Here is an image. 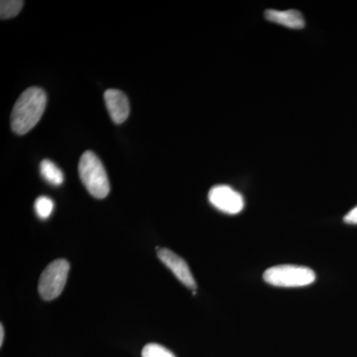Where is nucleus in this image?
<instances>
[{"label": "nucleus", "instance_id": "nucleus-1", "mask_svg": "<svg viewBox=\"0 0 357 357\" xmlns=\"http://www.w3.org/2000/svg\"><path fill=\"white\" fill-rule=\"evenodd\" d=\"M47 105L43 89L32 86L23 91L11 112V128L18 135H24L37 126Z\"/></svg>", "mask_w": 357, "mask_h": 357}, {"label": "nucleus", "instance_id": "nucleus-2", "mask_svg": "<svg viewBox=\"0 0 357 357\" xmlns=\"http://www.w3.org/2000/svg\"><path fill=\"white\" fill-rule=\"evenodd\" d=\"M79 175L86 189L96 199L107 198L110 185L102 161L93 152L86 151L79 162Z\"/></svg>", "mask_w": 357, "mask_h": 357}, {"label": "nucleus", "instance_id": "nucleus-3", "mask_svg": "<svg viewBox=\"0 0 357 357\" xmlns=\"http://www.w3.org/2000/svg\"><path fill=\"white\" fill-rule=\"evenodd\" d=\"M263 279L275 287H305L316 281V273L309 267L278 265L267 269L263 274Z\"/></svg>", "mask_w": 357, "mask_h": 357}, {"label": "nucleus", "instance_id": "nucleus-4", "mask_svg": "<svg viewBox=\"0 0 357 357\" xmlns=\"http://www.w3.org/2000/svg\"><path fill=\"white\" fill-rule=\"evenodd\" d=\"M69 271V262L65 259L55 260L45 268L38 284L39 294L42 299L55 300L62 294L67 283Z\"/></svg>", "mask_w": 357, "mask_h": 357}, {"label": "nucleus", "instance_id": "nucleus-5", "mask_svg": "<svg viewBox=\"0 0 357 357\" xmlns=\"http://www.w3.org/2000/svg\"><path fill=\"white\" fill-rule=\"evenodd\" d=\"M208 201L217 210L237 215L244 208V199L241 192L227 185H218L208 192Z\"/></svg>", "mask_w": 357, "mask_h": 357}, {"label": "nucleus", "instance_id": "nucleus-6", "mask_svg": "<svg viewBox=\"0 0 357 357\" xmlns=\"http://www.w3.org/2000/svg\"><path fill=\"white\" fill-rule=\"evenodd\" d=\"M157 250L159 259L173 272L178 280L184 284L185 287L196 291L197 283L187 262L170 249L157 248Z\"/></svg>", "mask_w": 357, "mask_h": 357}, {"label": "nucleus", "instance_id": "nucleus-7", "mask_svg": "<svg viewBox=\"0 0 357 357\" xmlns=\"http://www.w3.org/2000/svg\"><path fill=\"white\" fill-rule=\"evenodd\" d=\"M105 102L112 121L116 124L123 123L130 114L128 96L119 89H107L105 93Z\"/></svg>", "mask_w": 357, "mask_h": 357}, {"label": "nucleus", "instance_id": "nucleus-8", "mask_svg": "<svg viewBox=\"0 0 357 357\" xmlns=\"http://www.w3.org/2000/svg\"><path fill=\"white\" fill-rule=\"evenodd\" d=\"M265 18L270 22L286 26L291 29H302L306 25L302 13L295 9H289V10L268 9L265 11Z\"/></svg>", "mask_w": 357, "mask_h": 357}, {"label": "nucleus", "instance_id": "nucleus-9", "mask_svg": "<svg viewBox=\"0 0 357 357\" xmlns=\"http://www.w3.org/2000/svg\"><path fill=\"white\" fill-rule=\"evenodd\" d=\"M40 172H41L42 177L49 184L53 185H60L64 182V174H63L61 169H59L55 165L54 162L50 160H43L40 165Z\"/></svg>", "mask_w": 357, "mask_h": 357}, {"label": "nucleus", "instance_id": "nucleus-10", "mask_svg": "<svg viewBox=\"0 0 357 357\" xmlns=\"http://www.w3.org/2000/svg\"><path fill=\"white\" fill-rule=\"evenodd\" d=\"M24 2L20 0H2L0 2V17L1 20H9L15 17L22 9Z\"/></svg>", "mask_w": 357, "mask_h": 357}, {"label": "nucleus", "instance_id": "nucleus-11", "mask_svg": "<svg viewBox=\"0 0 357 357\" xmlns=\"http://www.w3.org/2000/svg\"><path fill=\"white\" fill-rule=\"evenodd\" d=\"M53 210L54 202L49 197L41 196L35 201V211L42 220H46L50 217Z\"/></svg>", "mask_w": 357, "mask_h": 357}, {"label": "nucleus", "instance_id": "nucleus-12", "mask_svg": "<svg viewBox=\"0 0 357 357\" xmlns=\"http://www.w3.org/2000/svg\"><path fill=\"white\" fill-rule=\"evenodd\" d=\"M142 357H176L173 352L157 344H148L143 347Z\"/></svg>", "mask_w": 357, "mask_h": 357}, {"label": "nucleus", "instance_id": "nucleus-13", "mask_svg": "<svg viewBox=\"0 0 357 357\" xmlns=\"http://www.w3.org/2000/svg\"><path fill=\"white\" fill-rule=\"evenodd\" d=\"M344 220L349 225H357V206L345 215Z\"/></svg>", "mask_w": 357, "mask_h": 357}, {"label": "nucleus", "instance_id": "nucleus-14", "mask_svg": "<svg viewBox=\"0 0 357 357\" xmlns=\"http://www.w3.org/2000/svg\"><path fill=\"white\" fill-rule=\"evenodd\" d=\"M4 340V328L3 326H0V345L3 344Z\"/></svg>", "mask_w": 357, "mask_h": 357}]
</instances>
